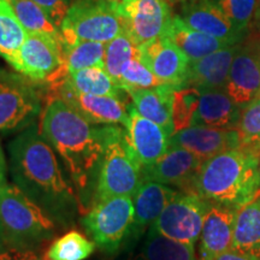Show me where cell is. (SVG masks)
<instances>
[{
  "mask_svg": "<svg viewBox=\"0 0 260 260\" xmlns=\"http://www.w3.org/2000/svg\"><path fill=\"white\" fill-rule=\"evenodd\" d=\"M12 181L48 216L61 224L74 220L81 204L64 177L54 149L35 123L22 130L8 146Z\"/></svg>",
  "mask_w": 260,
  "mask_h": 260,
  "instance_id": "obj_1",
  "label": "cell"
},
{
  "mask_svg": "<svg viewBox=\"0 0 260 260\" xmlns=\"http://www.w3.org/2000/svg\"><path fill=\"white\" fill-rule=\"evenodd\" d=\"M39 130L63 160L82 206L92 190V184L95 188L105 148L107 124H93L56 96L46 105Z\"/></svg>",
  "mask_w": 260,
  "mask_h": 260,
  "instance_id": "obj_2",
  "label": "cell"
},
{
  "mask_svg": "<svg viewBox=\"0 0 260 260\" xmlns=\"http://www.w3.org/2000/svg\"><path fill=\"white\" fill-rule=\"evenodd\" d=\"M259 154L240 146L203 161L194 193L210 203L240 207L260 189Z\"/></svg>",
  "mask_w": 260,
  "mask_h": 260,
  "instance_id": "obj_3",
  "label": "cell"
},
{
  "mask_svg": "<svg viewBox=\"0 0 260 260\" xmlns=\"http://www.w3.org/2000/svg\"><path fill=\"white\" fill-rule=\"evenodd\" d=\"M0 225L10 247L31 251L52 237L56 226L53 218L15 183L0 190Z\"/></svg>",
  "mask_w": 260,
  "mask_h": 260,
  "instance_id": "obj_4",
  "label": "cell"
},
{
  "mask_svg": "<svg viewBox=\"0 0 260 260\" xmlns=\"http://www.w3.org/2000/svg\"><path fill=\"white\" fill-rule=\"evenodd\" d=\"M142 182V169L130 152L124 129L107 124L105 148L94 188L95 203L113 197H133Z\"/></svg>",
  "mask_w": 260,
  "mask_h": 260,
  "instance_id": "obj_5",
  "label": "cell"
},
{
  "mask_svg": "<svg viewBox=\"0 0 260 260\" xmlns=\"http://www.w3.org/2000/svg\"><path fill=\"white\" fill-rule=\"evenodd\" d=\"M124 32V22L117 4L107 0H75L60 25L61 44L79 40L106 42Z\"/></svg>",
  "mask_w": 260,
  "mask_h": 260,
  "instance_id": "obj_6",
  "label": "cell"
},
{
  "mask_svg": "<svg viewBox=\"0 0 260 260\" xmlns=\"http://www.w3.org/2000/svg\"><path fill=\"white\" fill-rule=\"evenodd\" d=\"M134 219L133 197H113L96 201L81 220L95 246L113 254L125 246Z\"/></svg>",
  "mask_w": 260,
  "mask_h": 260,
  "instance_id": "obj_7",
  "label": "cell"
},
{
  "mask_svg": "<svg viewBox=\"0 0 260 260\" xmlns=\"http://www.w3.org/2000/svg\"><path fill=\"white\" fill-rule=\"evenodd\" d=\"M40 111L35 82L0 67V133L22 132L35 122Z\"/></svg>",
  "mask_w": 260,
  "mask_h": 260,
  "instance_id": "obj_8",
  "label": "cell"
},
{
  "mask_svg": "<svg viewBox=\"0 0 260 260\" xmlns=\"http://www.w3.org/2000/svg\"><path fill=\"white\" fill-rule=\"evenodd\" d=\"M12 69L32 82L60 83L68 76L64 69L61 40L50 35L28 32Z\"/></svg>",
  "mask_w": 260,
  "mask_h": 260,
  "instance_id": "obj_9",
  "label": "cell"
},
{
  "mask_svg": "<svg viewBox=\"0 0 260 260\" xmlns=\"http://www.w3.org/2000/svg\"><path fill=\"white\" fill-rule=\"evenodd\" d=\"M209 207L210 201L198 194L180 191L152 226L169 239L195 245L200 237Z\"/></svg>",
  "mask_w": 260,
  "mask_h": 260,
  "instance_id": "obj_10",
  "label": "cell"
},
{
  "mask_svg": "<svg viewBox=\"0 0 260 260\" xmlns=\"http://www.w3.org/2000/svg\"><path fill=\"white\" fill-rule=\"evenodd\" d=\"M117 8L124 32L136 46L164 37L174 17L168 0H124Z\"/></svg>",
  "mask_w": 260,
  "mask_h": 260,
  "instance_id": "obj_11",
  "label": "cell"
},
{
  "mask_svg": "<svg viewBox=\"0 0 260 260\" xmlns=\"http://www.w3.org/2000/svg\"><path fill=\"white\" fill-rule=\"evenodd\" d=\"M124 135L133 157L142 170L153 165L170 148L171 136L157 123L145 118L130 104Z\"/></svg>",
  "mask_w": 260,
  "mask_h": 260,
  "instance_id": "obj_12",
  "label": "cell"
},
{
  "mask_svg": "<svg viewBox=\"0 0 260 260\" xmlns=\"http://www.w3.org/2000/svg\"><path fill=\"white\" fill-rule=\"evenodd\" d=\"M53 88L57 90L58 98L93 124L124 125L126 123L130 105L126 103V99L76 92L64 81L53 86Z\"/></svg>",
  "mask_w": 260,
  "mask_h": 260,
  "instance_id": "obj_13",
  "label": "cell"
},
{
  "mask_svg": "<svg viewBox=\"0 0 260 260\" xmlns=\"http://www.w3.org/2000/svg\"><path fill=\"white\" fill-rule=\"evenodd\" d=\"M203 160L182 147H170L153 165L142 170V178L194 193L195 178ZM195 194V193H194Z\"/></svg>",
  "mask_w": 260,
  "mask_h": 260,
  "instance_id": "obj_14",
  "label": "cell"
},
{
  "mask_svg": "<svg viewBox=\"0 0 260 260\" xmlns=\"http://www.w3.org/2000/svg\"><path fill=\"white\" fill-rule=\"evenodd\" d=\"M240 109L260 95V48L258 45H240L224 87Z\"/></svg>",
  "mask_w": 260,
  "mask_h": 260,
  "instance_id": "obj_15",
  "label": "cell"
},
{
  "mask_svg": "<svg viewBox=\"0 0 260 260\" xmlns=\"http://www.w3.org/2000/svg\"><path fill=\"white\" fill-rule=\"evenodd\" d=\"M180 17L195 30L230 45L240 44L247 35L234 25L214 0H186L181 3Z\"/></svg>",
  "mask_w": 260,
  "mask_h": 260,
  "instance_id": "obj_16",
  "label": "cell"
},
{
  "mask_svg": "<svg viewBox=\"0 0 260 260\" xmlns=\"http://www.w3.org/2000/svg\"><path fill=\"white\" fill-rule=\"evenodd\" d=\"M181 190L155 181L145 180L133 195L134 219L125 247L138 241L154 224L167 205L177 197Z\"/></svg>",
  "mask_w": 260,
  "mask_h": 260,
  "instance_id": "obj_17",
  "label": "cell"
},
{
  "mask_svg": "<svg viewBox=\"0 0 260 260\" xmlns=\"http://www.w3.org/2000/svg\"><path fill=\"white\" fill-rule=\"evenodd\" d=\"M142 60L161 82L181 88L186 81L189 59L168 37L139 46Z\"/></svg>",
  "mask_w": 260,
  "mask_h": 260,
  "instance_id": "obj_18",
  "label": "cell"
},
{
  "mask_svg": "<svg viewBox=\"0 0 260 260\" xmlns=\"http://www.w3.org/2000/svg\"><path fill=\"white\" fill-rule=\"evenodd\" d=\"M239 207L210 203L200 234L198 260H217L232 249L234 222Z\"/></svg>",
  "mask_w": 260,
  "mask_h": 260,
  "instance_id": "obj_19",
  "label": "cell"
},
{
  "mask_svg": "<svg viewBox=\"0 0 260 260\" xmlns=\"http://www.w3.org/2000/svg\"><path fill=\"white\" fill-rule=\"evenodd\" d=\"M241 146L236 129H214L203 125H191L176 132L170 138V147H182L206 160L230 149Z\"/></svg>",
  "mask_w": 260,
  "mask_h": 260,
  "instance_id": "obj_20",
  "label": "cell"
},
{
  "mask_svg": "<svg viewBox=\"0 0 260 260\" xmlns=\"http://www.w3.org/2000/svg\"><path fill=\"white\" fill-rule=\"evenodd\" d=\"M239 47L240 44L233 45L201 59L189 61L186 81L182 87H194L199 90L224 89L230 67Z\"/></svg>",
  "mask_w": 260,
  "mask_h": 260,
  "instance_id": "obj_21",
  "label": "cell"
},
{
  "mask_svg": "<svg viewBox=\"0 0 260 260\" xmlns=\"http://www.w3.org/2000/svg\"><path fill=\"white\" fill-rule=\"evenodd\" d=\"M125 260H198L195 245H187L164 236L153 226L138 241L126 246Z\"/></svg>",
  "mask_w": 260,
  "mask_h": 260,
  "instance_id": "obj_22",
  "label": "cell"
},
{
  "mask_svg": "<svg viewBox=\"0 0 260 260\" xmlns=\"http://www.w3.org/2000/svg\"><path fill=\"white\" fill-rule=\"evenodd\" d=\"M241 109L233 102L224 89L200 90V99L193 125L214 129H236Z\"/></svg>",
  "mask_w": 260,
  "mask_h": 260,
  "instance_id": "obj_23",
  "label": "cell"
},
{
  "mask_svg": "<svg viewBox=\"0 0 260 260\" xmlns=\"http://www.w3.org/2000/svg\"><path fill=\"white\" fill-rule=\"evenodd\" d=\"M178 87L162 83L153 88L136 89L129 93L136 111L149 121L160 125L169 135L175 134L172 105L174 94Z\"/></svg>",
  "mask_w": 260,
  "mask_h": 260,
  "instance_id": "obj_24",
  "label": "cell"
},
{
  "mask_svg": "<svg viewBox=\"0 0 260 260\" xmlns=\"http://www.w3.org/2000/svg\"><path fill=\"white\" fill-rule=\"evenodd\" d=\"M165 37L170 39L190 61L201 59L224 47L233 46L209 34L195 30L180 17V15H174Z\"/></svg>",
  "mask_w": 260,
  "mask_h": 260,
  "instance_id": "obj_25",
  "label": "cell"
},
{
  "mask_svg": "<svg viewBox=\"0 0 260 260\" xmlns=\"http://www.w3.org/2000/svg\"><path fill=\"white\" fill-rule=\"evenodd\" d=\"M232 251L260 258V189L236 211Z\"/></svg>",
  "mask_w": 260,
  "mask_h": 260,
  "instance_id": "obj_26",
  "label": "cell"
},
{
  "mask_svg": "<svg viewBox=\"0 0 260 260\" xmlns=\"http://www.w3.org/2000/svg\"><path fill=\"white\" fill-rule=\"evenodd\" d=\"M64 82L76 92L84 94L110 95L123 99L130 96L103 67H90L75 71L65 77Z\"/></svg>",
  "mask_w": 260,
  "mask_h": 260,
  "instance_id": "obj_27",
  "label": "cell"
},
{
  "mask_svg": "<svg viewBox=\"0 0 260 260\" xmlns=\"http://www.w3.org/2000/svg\"><path fill=\"white\" fill-rule=\"evenodd\" d=\"M28 31L9 0H0V57L14 67Z\"/></svg>",
  "mask_w": 260,
  "mask_h": 260,
  "instance_id": "obj_28",
  "label": "cell"
},
{
  "mask_svg": "<svg viewBox=\"0 0 260 260\" xmlns=\"http://www.w3.org/2000/svg\"><path fill=\"white\" fill-rule=\"evenodd\" d=\"M63 48L64 69L68 75L90 67L104 68L105 64L106 44L104 42L79 40Z\"/></svg>",
  "mask_w": 260,
  "mask_h": 260,
  "instance_id": "obj_29",
  "label": "cell"
},
{
  "mask_svg": "<svg viewBox=\"0 0 260 260\" xmlns=\"http://www.w3.org/2000/svg\"><path fill=\"white\" fill-rule=\"evenodd\" d=\"M16 15L28 32L50 35L61 40L60 28L32 0H9Z\"/></svg>",
  "mask_w": 260,
  "mask_h": 260,
  "instance_id": "obj_30",
  "label": "cell"
},
{
  "mask_svg": "<svg viewBox=\"0 0 260 260\" xmlns=\"http://www.w3.org/2000/svg\"><path fill=\"white\" fill-rule=\"evenodd\" d=\"M95 243L82 234L71 230L52 243L47 256L51 260H84L92 255Z\"/></svg>",
  "mask_w": 260,
  "mask_h": 260,
  "instance_id": "obj_31",
  "label": "cell"
},
{
  "mask_svg": "<svg viewBox=\"0 0 260 260\" xmlns=\"http://www.w3.org/2000/svg\"><path fill=\"white\" fill-rule=\"evenodd\" d=\"M138 51L139 46H136L125 32H122L111 41L106 42L104 68L117 83L119 82L125 67L136 56Z\"/></svg>",
  "mask_w": 260,
  "mask_h": 260,
  "instance_id": "obj_32",
  "label": "cell"
},
{
  "mask_svg": "<svg viewBox=\"0 0 260 260\" xmlns=\"http://www.w3.org/2000/svg\"><path fill=\"white\" fill-rule=\"evenodd\" d=\"M236 130L242 147L260 155V95L241 109Z\"/></svg>",
  "mask_w": 260,
  "mask_h": 260,
  "instance_id": "obj_33",
  "label": "cell"
},
{
  "mask_svg": "<svg viewBox=\"0 0 260 260\" xmlns=\"http://www.w3.org/2000/svg\"><path fill=\"white\" fill-rule=\"evenodd\" d=\"M164 82H161L155 75L152 73V70L146 65L142 60L141 52L140 48L136 53V56L129 61L123 71L118 84L125 90L126 93L133 92L136 89H145V88H153V87L160 86Z\"/></svg>",
  "mask_w": 260,
  "mask_h": 260,
  "instance_id": "obj_34",
  "label": "cell"
},
{
  "mask_svg": "<svg viewBox=\"0 0 260 260\" xmlns=\"http://www.w3.org/2000/svg\"><path fill=\"white\" fill-rule=\"evenodd\" d=\"M199 99L200 90L194 87H181L175 90L172 105L175 133L193 125Z\"/></svg>",
  "mask_w": 260,
  "mask_h": 260,
  "instance_id": "obj_35",
  "label": "cell"
},
{
  "mask_svg": "<svg viewBox=\"0 0 260 260\" xmlns=\"http://www.w3.org/2000/svg\"><path fill=\"white\" fill-rule=\"evenodd\" d=\"M225 12L234 25L248 35L249 27L256 12V0H214Z\"/></svg>",
  "mask_w": 260,
  "mask_h": 260,
  "instance_id": "obj_36",
  "label": "cell"
},
{
  "mask_svg": "<svg viewBox=\"0 0 260 260\" xmlns=\"http://www.w3.org/2000/svg\"><path fill=\"white\" fill-rule=\"evenodd\" d=\"M32 2L37 3L59 28L71 5V0H32Z\"/></svg>",
  "mask_w": 260,
  "mask_h": 260,
  "instance_id": "obj_37",
  "label": "cell"
},
{
  "mask_svg": "<svg viewBox=\"0 0 260 260\" xmlns=\"http://www.w3.org/2000/svg\"><path fill=\"white\" fill-rule=\"evenodd\" d=\"M0 260H40L31 249H19L10 247L0 254Z\"/></svg>",
  "mask_w": 260,
  "mask_h": 260,
  "instance_id": "obj_38",
  "label": "cell"
},
{
  "mask_svg": "<svg viewBox=\"0 0 260 260\" xmlns=\"http://www.w3.org/2000/svg\"><path fill=\"white\" fill-rule=\"evenodd\" d=\"M217 260H260V258H256V256L248 254H243V253H239L230 249V251L223 253L222 255L218 256Z\"/></svg>",
  "mask_w": 260,
  "mask_h": 260,
  "instance_id": "obj_39",
  "label": "cell"
},
{
  "mask_svg": "<svg viewBox=\"0 0 260 260\" xmlns=\"http://www.w3.org/2000/svg\"><path fill=\"white\" fill-rule=\"evenodd\" d=\"M6 184H8V182H6V159L2 142H0V190H2Z\"/></svg>",
  "mask_w": 260,
  "mask_h": 260,
  "instance_id": "obj_40",
  "label": "cell"
},
{
  "mask_svg": "<svg viewBox=\"0 0 260 260\" xmlns=\"http://www.w3.org/2000/svg\"><path fill=\"white\" fill-rule=\"evenodd\" d=\"M8 248H10V245L8 240H6L4 230H3L2 225H0V254H2L3 252H5Z\"/></svg>",
  "mask_w": 260,
  "mask_h": 260,
  "instance_id": "obj_41",
  "label": "cell"
},
{
  "mask_svg": "<svg viewBox=\"0 0 260 260\" xmlns=\"http://www.w3.org/2000/svg\"><path fill=\"white\" fill-rule=\"evenodd\" d=\"M169 3H170V4H178V3H183V2H186V0H168Z\"/></svg>",
  "mask_w": 260,
  "mask_h": 260,
  "instance_id": "obj_42",
  "label": "cell"
},
{
  "mask_svg": "<svg viewBox=\"0 0 260 260\" xmlns=\"http://www.w3.org/2000/svg\"><path fill=\"white\" fill-rule=\"evenodd\" d=\"M107 2L113 3V4H121V3L124 2V0H107Z\"/></svg>",
  "mask_w": 260,
  "mask_h": 260,
  "instance_id": "obj_43",
  "label": "cell"
},
{
  "mask_svg": "<svg viewBox=\"0 0 260 260\" xmlns=\"http://www.w3.org/2000/svg\"><path fill=\"white\" fill-rule=\"evenodd\" d=\"M258 46L260 48V27H258Z\"/></svg>",
  "mask_w": 260,
  "mask_h": 260,
  "instance_id": "obj_44",
  "label": "cell"
},
{
  "mask_svg": "<svg viewBox=\"0 0 260 260\" xmlns=\"http://www.w3.org/2000/svg\"><path fill=\"white\" fill-rule=\"evenodd\" d=\"M259 176H260V157H259Z\"/></svg>",
  "mask_w": 260,
  "mask_h": 260,
  "instance_id": "obj_45",
  "label": "cell"
},
{
  "mask_svg": "<svg viewBox=\"0 0 260 260\" xmlns=\"http://www.w3.org/2000/svg\"><path fill=\"white\" fill-rule=\"evenodd\" d=\"M258 2H259V4H260V0H258Z\"/></svg>",
  "mask_w": 260,
  "mask_h": 260,
  "instance_id": "obj_46",
  "label": "cell"
}]
</instances>
